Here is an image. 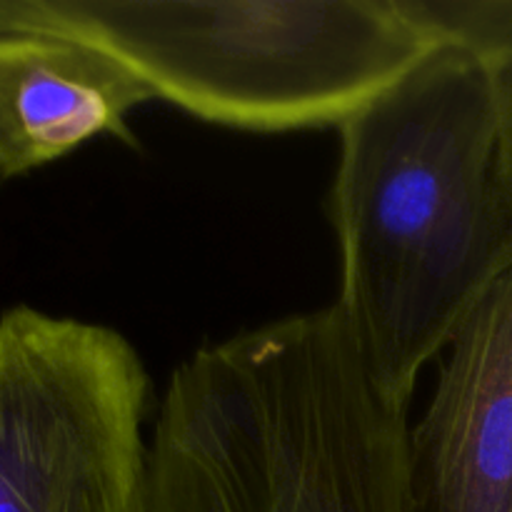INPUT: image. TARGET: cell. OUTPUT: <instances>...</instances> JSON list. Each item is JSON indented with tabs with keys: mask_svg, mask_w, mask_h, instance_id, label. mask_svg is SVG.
I'll use <instances>...</instances> for the list:
<instances>
[{
	"mask_svg": "<svg viewBox=\"0 0 512 512\" xmlns=\"http://www.w3.org/2000/svg\"><path fill=\"white\" fill-rule=\"evenodd\" d=\"M148 400L118 330L0 315V512H145Z\"/></svg>",
	"mask_w": 512,
	"mask_h": 512,
	"instance_id": "cell-4",
	"label": "cell"
},
{
	"mask_svg": "<svg viewBox=\"0 0 512 512\" xmlns=\"http://www.w3.org/2000/svg\"><path fill=\"white\" fill-rule=\"evenodd\" d=\"M0 13L108 50L208 123L260 133L340 128L433 48L395 0H0Z\"/></svg>",
	"mask_w": 512,
	"mask_h": 512,
	"instance_id": "cell-3",
	"label": "cell"
},
{
	"mask_svg": "<svg viewBox=\"0 0 512 512\" xmlns=\"http://www.w3.org/2000/svg\"><path fill=\"white\" fill-rule=\"evenodd\" d=\"M338 130L335 310L380 393L408 408L425 365L512 270L498 75L433 45Z\"/></svg>",
	"mask_w": 512,
	"mask_h": 512,
	"instance_id": "cell-1",
	"label": "cell"
},
{
	"mask_svg": "<svg viewBox=\"0 0 512 512\" xmlns=\"http://www.w3.org/2000/svg\"><path fill=\"white\" fill-rule=\"evenodd\" d=\"M408 435L335 305L290 315L173 370L145 512H408Z\"/></svg>",
	"mask_w": 512,
	"mask_h": 512,
	"instance_id": "cell-2",
	"label": "cell"
},
{
	"mask_svg": "<svg viewBox=\"0 0 512 512\" xmlns=\"http://www.w3.org/2000/svg\"><path fill=\"white\" fill-rule=\"evenodd\" d=\"M433 45H460L495 70L512 55V0H395Z\"/></svg>",
	"mask_w": 512,
	"mask_h": 512,
	"instance_id": "cell-7",
	"label": "cell"
},
{
	"mask_svg": "<svg viewBox=\"0 0 512 512\" xmlns=\"http://www.w3.org/2000/svg\"><path fill=\"white\" fill-rule=\"evenodd\" d=\"M153 98L108 50L0 13V183L103 133L133 143L125 118Z\"/></svg>",
	"mask_w": 512,
	"mask_h": 512,
	"instance_id": "cell-6",
	"label": "cell"
},
{
	"mask_svg": "<svg viewBox=\"0 0 512 512\" xmlns=\"http://www.w3.org/2000/svg\"><path fill=\"white\" fill-rule=\"evenodd\" d=\"M500 90V108H503V140H505V165L512 188V55L495 70Z\"/></svg>",
	"mask_w": 512,
	"mask_h": 512,
	"instance_id": "cell-8",
	"label": "cell"
},
{
	"mask_svg": "<svg viewBox=\"0 0 512 512\" xmlns=\"http://www.w3.org/2000/svg\"><path fill=\"white\" fill-rule=\"evenodd\" d=\"M440 358L408 435V512H512V270Z\"/></svg>",
	"mask_w": 512,
	"mask_h": 512,
	"instance_id": "cell-5",
	"label": "cell"
}]
</instances>
